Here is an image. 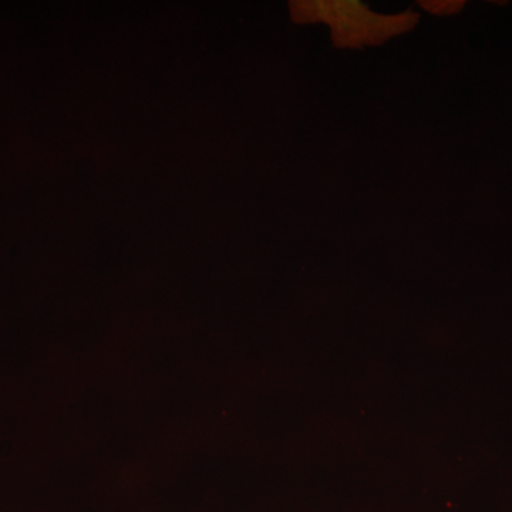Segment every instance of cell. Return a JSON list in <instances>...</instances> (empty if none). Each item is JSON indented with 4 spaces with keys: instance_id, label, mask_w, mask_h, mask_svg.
Listing matches in <instances>:
<instances>
[]
</instances>
